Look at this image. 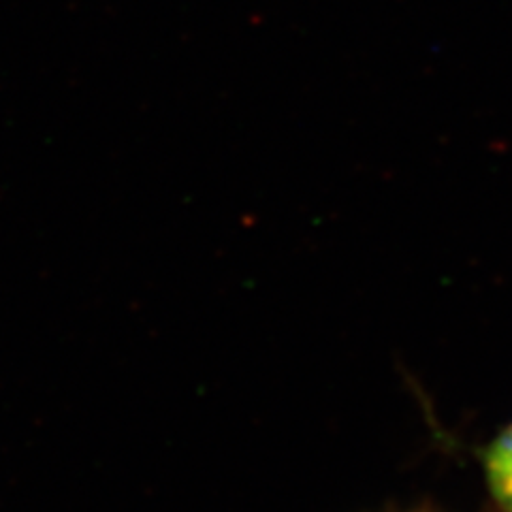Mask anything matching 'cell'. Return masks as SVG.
Segmentation results:
<instances>
[{"instance_id": "cell-1", "label": "cell", "mask_w": 512, "mask_h": 512, "mask_svg": "<svg viewBox=\"0 0 512 512\" xmlns=\"http://www.w3.org/2000/svg\"><path fill=\"white\" fill-rule=\"evenodd\" d=\"M485 472L495 502L502 510L512 512V425L487 448Z\"/></svg>"}]
</instances>
